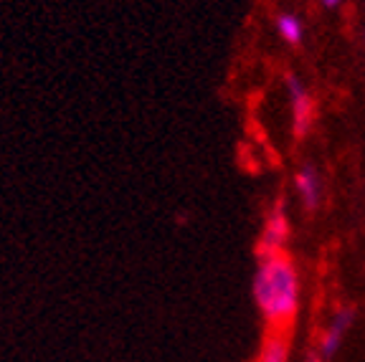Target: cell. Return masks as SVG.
<instances>
[{
	"mask_svg": "<svg viewBox=\"0 0 365 362\" xmlns=\"http://www.w3.org/2000/svg\"><path fill=\"white\" fill-rule=\"evenodd\" d=\"M294 190L307 210L319 208V200H322V180H319V172L314 170V167L307 165V167H302V170H297Z\"/></svg>",
	"mask_w": 365,
	"mask_h": 362,
	"instance_id": "5b68a950",
	"label": "cell"
},
{
	"mask_svg": "<svg viewBox=\"0 0 365 362\" xmlns=\"http://www.w3.org/2000/svg\"><path fill=\"white\" fill-rule=\"evenodd\" d=\"M277 33L284 43L289 46H299L304 38V23L299 21V16L294 13H279L277 16Z\"/></svg>",
	"mask_w": 365,
	"mask_h": 362,
	"instance_id": "52a82bcc",
	"label": "cell"
},
{
	"mask_svg": "<svg viewBox=\"0 0 365 362\" xmlns=\"http://www.w3.org/2000/svg\"><path fill=\"white\" fill-rule=\"evenodd\" d=\"M307 362H325V360H322V357H319L317 352H312V355L307 357Z\"/></svg>",
	"mask_w": 365,
	"mask_h": 362,
	"instance_id": "9c48e42d",
	"label": "cell"
},
{
	"mask_svg": "<svg viewBox=\"0 0 365 362\" xmlns=\"http://www.w3.org/2000/svg\"><path fill=\"white\" fill-rule=\"evenodd\" d=\"M287 91H289L292 107V132H294V137H304L312 127V96L297 76H287Z\"/></svg>",
	"mask_w": 365,
	"mask_h": 362,
	"instance_id": "3957f363",
	"label": "cell"
},
{
	"mask_svg": "<svg viewBox=\"0 0 365 362\" xmlns=\"http://www.w3.org/2000/svg\"><path fill=\"white\" fill-rule=\"evenodd\" d=\"M254 301L259 314L272 329H282L292 324L299 311L302 299V281L299 272L287 254L259 256V267L254 272Z\"/></svg>",
	"mask_w": 365,
	"mask_h": 362,
	"instance_id": "6da1fadb",
	"label": "cell"
},
{
	"mask_svg": "<svg viewBox=\"0 0 365 362\" xmlns=\"http://www.w3.org/2000/svg\"><path fill=\"white\" fill-rule=\"evenodd\" d=\"M254 362H289V340L282 334V329H272L267 334Z\"/></svg>",
	"mask_w": 365,
	"mask_h": 362,
	"instance_id": "8992f818",
	"label": "cell"
},
{
	"mask_svg": "<svg viewBox=\"0 0 365 362\" xmlns=\"http://www.w3.org/2000/svg\"><path fill=\"white\" fill-rule=\"evenodd\" d=\"M287 241H289V210H287L284 198H277L264 215V228L259 236V256L284 254Z\"/></svg>",
	"mask_w": 365,
	"mask_h": 362,
	"instance_id": "7a4b0ae2",
	"label": "cell"
},
{
	"mask_svg": "<svg viewBox=\"0 0 365 362\" xmlns=\"http://www.w3.org/2000/svg\"><path fill=\"white\" fill-rule=\"evenodd\" d=\"M353 319H355V311L350 309V306H340V309L332 314L330 324L325 327V332H322V337H319V342H317V355L322 357V360H330V357L337 355V350H340L342 342H345V334L353 327Z\"/></svg>",
	"mask_w": 365,
	"mask_h": 362,
	"instance_id": "277c9868",
	"label": "cell"
},
{
	"mask_svg": "<svg viewBox=\"0 0 365 362\" xmlns=\"http://www.w3.org/2000/svg\"><path fill=\"white\" fill-rule=\"evenodd\" d=\"M322 3V8H327V11H335V8H340L345 0H319Z\"/></svg>",
	"mask_w": 365,
	"mask_h": 362,
	"instance_id": "ba28073f",
	"label": "cell"
}]
</instances>
